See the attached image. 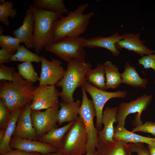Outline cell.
<instances>
[{
    "label": "cell",
    "instance_id": "cell-1",
    "mask_svg": "<svg viewBox=\"0 0 155 155\" xmlns=\"http://www.w3.org/2000/svg\"><path fill=\"white\" fill-rule=\"evenodd\" d=\"M88 6V3L81 4L74 10L68 11L67 16L56 21L50 43L57 42L66 37H80L84 33L87 29L90 20L94 14L93 11L84 13Z\"/></svg>",
    "mask_w": 155,
    "mask_h": 155
},
{
    "label": "cell",
    "instance_id": "cell-2",
    "mask_svg": "<svg viewBox=\"0 0 155 155\" xmlns=\"http://www.w3.org/2000/svg\"><path fill=\"white\" fill-rule=\"evenodd\" d=\"M33 83L23 78L16 71L13 82L1 81L0 97L12 112L27 103L31 104L34 90Z\"/></svg>",
    "mask_w": 155,
    "mask_h": 155
},
{
    "label": "cell",
    "instance_id": "cell-3",
    "mask_svg": "<svg viewBox=\"0 0 155 155\" xmlns=\"http://www.w3.org/2000/svg\"><path fill=\"white\" fill-rule=\"evenodd\" d=\"M92 69L91 64L86 62L85 59H73L68 62L63 77L55 86L62 88L59 97L62 102L74 101L73 97L74 91L87 81L88 73Z\"/></svg>",
    "mask_w": 155,
    "mask_h": 155
},
{
    "label": "cell",
    "instance_id": "cell-4",
    "mask_svg": "<svg viewBox=\"0 0 155 155\" xmlns=\"http://www.w3.org/2000/svg\"><path fill=\"white\" fill-rule=\"evenodd\" d=\"M29 7L32 10L34 19L33 44L37 54L46 44L50 43L55 22L61 19L63 14L60 13Z\"/></svg>",
    "mask_w": 155,
    "mask_h": 155
},
{
    "label": "cell",
    "instance_id": "cell-5",
    "mask_svg": "<svg viewBox=\"0 0 155 155\" xmlns=\"http://www.w3.org/2000/svg\"><path fill=\"white\" fill-rule=\"evenodd\" d=\"M88 135L84 123L79 116L64 136L61 150L67 155L86 153Z\"/></svg>",
    "mask_w": 155,
    "mask_h": 155
},
{
    "label": "cell",
    "instance_id": "cell-6",
    "mask_svg": "<svg viewBox=\"0 0 155 155\" xmlns=\"http://www.w3.org/2000/svg\"><path fill=\"white\" fill-rule=\"evenodd\" d=\"M86 38L66 37L57 42L48 44L44 48L67 62L73 59H85L86 53L82 44Z\"/></svg>",
    "mask_w": 155,
    "mask_h": 155
},
{
    "label": "cell",
    "instance_id": "cell-7",
    "mask_svg": "<svg viewBox=\"0 0 155 155\" xmlns=\"http://www.w3.org/2000/svg\"><path fill=\"white\" fill-rule=\"evenodd\" d=\"M82 101L79 111V117L82 120L88 135V143L86 153L94 154L95 149L98 144V131L94 123L96 117V111L92 100L89 99L83 86L82 87Z\"/></svg>",
    "mask_w": 155,
    "mask_h": 155
},
{
    "label": "cell",
    "instance_id": "cell-8",
    "mask_svg": "<svg viewBox=\"0 0 155 155\" xmlns=\"http://www.w3.org/2000/svg\"><path fill=\"white\" fill-rule=\"evenodd\" d=\"M86 92L91 97L96 111V127L98 131L102 128L101 123L104 106L110 99L114 98H124L127 94L125 91L117 90L114 92H108L98 88L87 81L83 85Z\"/></svg>",
    "mask_w": 155,
    "mask_h": 155
},
{
    "label": "cell",
    "instance_id": "cell-9",
    "mask_svg": "<svg viewBox=\"0 0 155 155\" xmlns=\"http://www.w3.org/2000/svg\"><path fill=\"white\" fill-rule=\"evenodd\" d=\"M152 98V95L144 94L130 102H122L120 104L116 116L117 125L124 127L127 116L136 113H137L136 117V122L138 123L137 126L142 124L141 120V113L147 109Z\"/></svg>",
    "mask_w": 155,
    "mask_h": 155
},
{
    "label": "cell",
    "instance_id": "cell-10",
    "mask_svg": "<svg viewBox=\"0 0 155 155\" xmlns=\"http://www.w3.org/2000/svg\"><path fill=\"white\" fill-rule=\"evenodd\" d=\"M59 105V103L43 111L32 110V125L36 131L38 137L58 128L57 124L58 123L57 115Z\"/></svg>",
    "mask_w": 155,
    "mask_h": 155
},
{
    "label": "cell",
    "instance_id": "cell-11",
    "mask_svg": "<svg viewBox=\"0 0 155 155\" xmlns=\"http://www.w3.org/2000/svg\"><path fill=\"white\" fill-rule=\"evenodd\" d=\"M60 92L55 86H39L34 90L30 107L32 111L46 109L59 104Z\"/></svg>",
    "mask_w": 155,
    "mask_h": 155
},
{
    "label": "cell",
    "instance_id": "cell-12",
    "mask_svg": "<svg viewBox=\"0 0 155 155\" xmlns=\"http://www.w3.org/2000/svg\"><path fill=\"white\" fill-rule=\"evenodd\" d=\"M40 57L41 67L39 86H55L62 79L66 71L62 66V62L54 58L49 61L42 55Z\"/></svg>",
    "mask_w": 155,
    "mask_h": 155
},
{
    "label": "cell",
    "instance_id": "cell-13",
    "mask_svg": "<svg viewBox=\"0 0 155 155\" xmlns=\"http://www.w3.org/2000/svg\"><path fill=\"white\" fill-rule=\"evenodd\" d=\"M30 104L27 103L24 106L18 119L12 137L37 140L38 136L32 125Z\"/></svg>",
    "mask_w": 155,
    "mask_h": 155
},
{
    "label": "cell",
    "instance_id": "cell-14",
    "mask_svg": "<svg viewBox=\"0 0 155 155\" xmlns=\"http://www.w3.org/2000/svg\"><path fill=\"white\" fill-rule=\"evenodd\" d=\"M9 145L12 149L30 152H36L48 155L56 152L57 149L48 144L37 140L12 137Z\"/></svg>",
    "mask_w": 155,
    "mask_h": 155
},
{
    "label": "cell",
    "instance_id": "cell-15",
    "mask_svg": "<svg viewBox=\"0 0 155 155\" xmlns=\"http://www.w3.org/2000/svg\"><path fill=\"white\" fill-rule=\"evenodd\" d=\"M123 39L115 44L119 50L126 49L143 56L154 54L155 51L151 50L144 44L145 42L140 38V33H127L122 35Z\"/></svg>",
    "mask_w": 155,
    "mask_h": 155
},
{
    "label": "cell",
    "instance_id": "cell-16",
    "mask_svg": "<svg viewBox=\"0 0 155 155\" xmlns=\"http://www.w3.org/2000/svg\"><path fill=\"white\" fill-rule=\"evenodd\" d=\"M118 107H106L103 112L102 124L104 125L102 130L98 131V138L99 144L113 142L114 132L113 125L117 123L116 116Z\"/></svg>",
    "mask_w": 155,
    "mask_h": 155
},
{
    "label": "cell",
    "instance_id": "cell-17",
    "mask_svg": "<svg viewBox=\"0 0 155 155\" xmlns=\"http://www.w3.org/2000/svg\"><path fill=\"white\" fill-rule=\"evenodd\" d=\"M122 39V35L116 32L108 37L98 36L86 38L82 42V46L83 48L90 49L96 47L104 48L110 51L113 56L117 57L120 53L117 49L115 44Z\"/></svg>",
    "mask_w": 155,
    "mask_h": 155
},
{
    "label": "cell",
    "instance_id": "cell-18",
    "mask_svg": "<svg viewBox=\"0 0 155 155\" xmlns=\"http://www.w3.org/2000/svg\"><path fill=\"white\" fill-rule=\"evenodd\" d=\"M34 24L33 15L32 9L29 7L26 11L25 16L21 26L12 32L14 37L20 40L28 49L34 48Z\"/></svg>",
    "mask_w": 155,
    "mask_h": 155
},
{
    "label": "cell",
    "instance_id": "cell-19",
    "mask_svg": "<svg viewBox=\"0 0 155 155\" xmlns=\"http://www.w3.org/2000/svg\"><path fill=\"white\" fill-rule=\"evenodd\" d=\"M81 103V101L79 100L70 102H59L60 108L57 115L59 125L65 122L75 121L78 117V116Z\"/></svg>",
    "mask_w": 155,
    "mask_h": 155
},
{
    "label": "cell",
    "instance_id": "cell-20",
    "mask_svg": "<svg viewBox=\"0 0 155 155\" xmlns=\"http://www.w3.org/2000/svg\"><path fill=\"white\" fill-rule=\"evenodd\" d=\"M74 122H70L61 127L54 129L38 137L37 140L50 144L57 150H61L63 137Z\"/></svg>",
    "mask_w": 155,
    "mask_h": 155
},
{
    "label": "cell",
    "instance_id": "cell-21",
    "mask_svg": "<svg viewBox=\"0 0 155 155\" xmlns=\"http://www.w3.org/2000/svg\"><path fill=\"white\" fill-rule=\"evenodd\" d=\"M113 139L125 142L127 143H145L148 144L155 142V138L145 137L127 130L125 127L118 125L114 129Z\"/></svg>",
    "mask_w": 155,
    "mask_h": 155
},
{
    "label": "cell",
    "instance_id": "cell-22",
    "mask_svg": "<svg viewBox=\"0 0 155 155\" xmlns=\"http://www.w3.org/2000/svg\"><path fill=\"white\" fill-rule=\"evenodd\" d=\"M23 107L19 108L11 112L10 120L7 127L2 140L0 141V154L11 151L12 148L9 142L15 131L18 117L22 111Z\"/></svg>",
    "mask_w": 155,
    "mask_h": 155
},
{
    "label": "cell",
    "instance_id": "cell-23",
    "mask_svg": "<svg viewBox=\"0 0 155 155\" xmlns=\"http://www.w3.org/2000/svg\"><path fill=\"white\" fill-rule=\"evenodd\" d=\"M123 83L134 88H146L148 83L146 78H142L139 75L134 66L128 62L125 65L124 71L121 73Z\"/></svg>",
    "mask_w": 155,
    "mask_h": 155
},
{
    "label": "cell",
    "instance_id": "cell-24",
    "mask_svg": "<svg viewBox=\"0 0 155 155\" xmlns=\"http://www.w3.org/2000/svg\"><path fill=\"white\" fill-rule=\"evenodd\" d=\"M106 79V89H115L123 83L121 73L117 67L112 62L107 61L103 64Z\"/></svg>",
    "mask_w": 155,
    "mask_h": 155
},
{
    "label": "cell",
    "instance_id": "cell-25",
    "mask_svg": "<svg viewBox=\"0 0 155 155\" xmlns=\"http://www.w3.org/2000/svg\"><path fill=\"white\" fill-rule=\"evenodd\" d=\"M128 143L119 140L99 144L96 147L98 155H126L125 148Z\"/></svg>",
    "mask_w": 155,
    "mask_h": 155
},
{
    "label": "cell",
    "instance_id": "cell-26",
    "mask_svg": "<svg viewBox=\"0 0 155 155\" xmlns=\"http://www.w3.org/2000/svg\"><path fill=\"white\" fill-rule=\"evenodd\" d=\"M64 2V0H35L32 5L37 9L63 14L68 12Z\"/></svg>",
    "mask_w": 155,
    "mask_h": 155
},
{
    "label": "cell",
    "instance_id": "cell-27",
    "mask_svg": "<svg viewBox=\"0 0 155 155\" xmlns=\"http://www.w3.org/2000/svg\"><path fill=\"white\" fill-rule=\"evenodd\" d=\"M87 81L98 88L104 90H106L103 64L98 63L94 69H91L89 71Z\"/></svg>",
    "mask_w": 155,
    "mask_h": 155
},
{
    "label": "cell",
    "instance_id": "cell-28",
    "mask_svg": "<svg viewBox=\"0 0 155 155\" xmlns=\"http://www.w3.org/2000/svg\"><path fill=\"white\" fill-rule=\"evenodd\" d=\"M40 56L33 53L23 45L20 44L16 53L10 59V61H20L23 62H41Z\"/></svg>",
    "mask_w": 155,
    "mask_h": 155
},
{
    "label": "cell",
    "instance_id": "cell-29",
    "mask_svg": "<svg viewBox=\"0 0 155 155\" xmlns=\"http://www.w3.org/2000/svg\"><path fill=\"white\" fill-rule=\"evenodd\" d=\"M18 73L24 79L33 83L39 80V77L31 62H23L18 64Z\"/></svg>",
    "mask_w": 155,
    "mask_h": 155
},
{
    "label": "cell",
    "instance_id": "cell-30",
    "mask_svg": "<svg viewBox=\"0 0 155 155\" xmlns=\"http://www.w3.org/2000/svg\"><path fill=\"white\" fill-rule=\"evenodd\" d=\"M14 4V3L10 1L0 4V21L6 26H8L9 24L8 18L13 19L17 15V12L13 8Z\"/></svg>",
    "mask_w": 155,
    "mask_h": 155
},
{
    "label": "cell",
    "instance_id": "cell-31",
    "mask_svg": "<svg viewBox=\"0 0 155 155\" xmlns=\"http://www.w3.org/2000/svg\"><path fill=\"white\" fill-rule=\"evenodd\" d=\"M22 42L15 37L8 35L0 36V46L12 53L15 54Z\"/></svg>",
    "mask_w": 155,
    "mask_h": 155
},
{
    "label": "cell",
    "instance_id": "cell-32",
    "mask_svg": "<svg viewBox=\"0 0 155 155\" xmlns=\"http://www.w3.org/2000/svg\"><path fill=\"white\" fill-rule=\"evenodd\" d=\"M11 112L8 109L4 101L0 100V141L2 139L10 120Z\"/></svg>",
    "mask_w": 155,
    "mask_h": 155
},
{
    "label": "cell",
    "instance_id": "cell-33",
    "mask_svg": "<svg viewBox=\"0 0 155 155\" xmlns=\"http://www.w3.org/2000/svg\"><path fill=\"white\" fill-rule=\"evenodd\" d=\"M16 71L14 67H8L4 64H0V80L13 81Z\"/></svg>",
    "mask_w": 155,
    "mask_h": 155
},
{
    "label": "cell",
    "instance_id": "cell-34",
    "mask_svg": "<svg viewBox=\"0 0 155 155\" xmlns=\"http://www.w3.org/2000/svg\"><path fill=\"white\" fill-rule=\"evenodd\" d=\"M138 64L146 69H152L155 72V54L145 55L138 59ZM155 84V78L154 81Z\"/></svg>",
    "mask_w": 155,
    "mask_h": 155
},
{
    "label": "cell",
    "instance_id": "cell-35",
    "mask_svg": "<svg viewBox=\"0 0 155 155\" xmlns=\"http://www.w3.org/2000/svg\"><path fill=\"white\" fill-rule=\"evenodd\" d=\"M131 132H141L151 134L155 136V123L151 121H146L144 123L137 126L133 128Z\"/></svg>",
    "mask_w": 155,
    "mask_h": 155
},
{
    "label": "cell",
    "instance_id": "cell-36",
    "mask_svg": "<svg viewBox=\"0 0 155 155\" xmlns=\"http://www.w3.org/2000/svg\"><path fill=\"white\" fill-rule=\"evenodd\" d=\"M144 143H130L127 144L126 148L130 152H135L138 155H150V153L144 146Z\"/></svg>",
    "mask_w": 155,
    "mask_h": 155
},
{
    "label": "cell",
    "instance_id": "cell-37",
    "mask_svg": "<svg viewBox=\"0 0 155 155\" xmlns=\"http://www.w3.org/2000/svg\"><path fill=\"white\" fill-rule=\"evenodd\" d=\"M13 54L5 49H0V64L7 63L10 61V59Z\"/></svg>",
    "mask_w": 155,
    "mask_h": 155
},
{
    "label": "cell",
    "instance_id": "cell-38",
    "mask_svg": "<svg viewBox=\"0 0 155 155\" xmlns=\"http://www.w3.org/2000/svg\"><path fill=\"white\" fill-rule=\"evenodd\" d=\"M31 152H26L21 150L16 149L6 152L0 155H30Z\"/></svg>",
    "mask_w": 155,
    "mask_h": 155
},
{
    "label": "cell",
    "instance_id": "cell-39",
    "mask_svg": "<svg viewBox=\"0 0 155 155\" xmlns=\"http://www.w3.org/2000/svg\"><path fill=\"white\" fill-rule=\"evenodd\" d=\"M30 155H67L64 153L61 150H57V151L54 153H51L48 155H44L42 154H40L36 152H31Z\"/></svg>",
    "mask_w": 155,
    "mask_h": 155
},
{
    "label": "cell",
    "instance_id": "cell-40",
    "mask_svg": "<svg viewBox=\"0 0 155 155\" xmlns=\"http://www.w3.org/2000/svg\"><path fill=\"white\" fill-rule=\"evenodd\" d=\"M148 145L150 155H155V142Z\"/></svg>",
    "mask_w": 155,
    "mask_h": 155
},
{
    "label": "cell",
    "instance_id": "cell-41",
    "mask_svg": "<svg viewBox=\"0 0 155 155\" xmlns=\"http://www.w3.org/2000/svg\"><path fill=\"white\" fill-rule=\"evenodd\" d=\"M4 31V29L3 27L1 25L0 26V36L2 35Z\"/></svg>",
    "mask_w": 155,
    "mask_h": 155
},
{
    "label": "cell",
    "instance_id": "cell-42",
    "mask_svg": "<svg viewBox=\"0 0 155 155\" xmlns=\"http://www.w3.org/2000/svg\"><path fill=\"white\" fill-rule=\"evenodd\" d=\"M5 0H0V4H2L5 2Z\"/></svg>",
    "mask_w": 155,
    "mask_h": 155
},
{
    "label": "cell",
    "instance_id": "cell-43",
    "mask_svg": "<svg viewBox=\"0 0 155 155\" xmlns=\"http://www.w3.org/2000/svg\"><path fill=\"white\" fill-rule=\"evenodd\" d=\"M94 154L90 153H86V155H94Z\"/></svg>",
    "mask_w": 155,
    "mask_h": 155
},
{
    "label": "cell",
    "instance_id": "cell-44",
    "mask_svg": "<svg viewBox=\"0 0 155 155\" xmlns=\"http://www.w3.org/2000/svg\"><path fill=\"white\" fill-rule=\"evenodd\" d=\"M94 155H98L96 151Z\"/></svg>",
    "mask_w": 155,
    "mask_h": 155
},
{
    "label": "cell",
    "instance_id": "cell-45",
    "mask_svg": "<svg viewBox=\"0 0 155 155\" xmlns=\"http://www.w3.org/2000/svg\"><path fill=\"white\" fill-rule=\"evenodd\" d=\"M129 155H131L130 154Z\"/></svg>",
    "mask_w": 155,
    "mask_h": 155
}]
</instances>
